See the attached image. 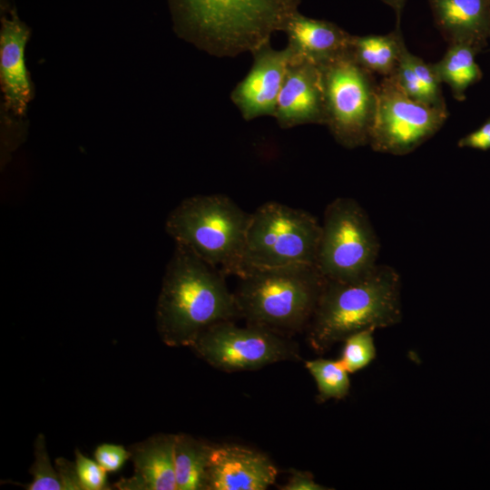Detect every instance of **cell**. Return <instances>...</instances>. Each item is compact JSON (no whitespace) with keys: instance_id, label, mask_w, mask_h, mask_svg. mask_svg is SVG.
Returning a JSON list of instances; mask_svg holds the SVG:
<instances>
[{"instance_id":"cell-3","label":"cell","mask_w":490,"mask_h":490,"mask_svg":"<svg viewBox=\"0 0 490 490\" xmlns=\"http://www.w3.org/2000/svg\"><path fill=\"white\" fill-rule=\"evenodd\" d=\"M400 289V276L388 265H377L371 273L355 281L325 279L307 328L310 347L322 354L358 331L398 324L402 318Z\"/></svg>"},{"instance_id":"cell-30","label":"cell","mask_w":490,"mask_h":490,"mask_svg":"<svg viewBox=\"0 0 490 490\" xmlns=\"http://www.w3.org/2000/svg\"><path fill=\"white\" fill-rule=\"evenodd\" d=\"M2 1V0H1ZM4 6V9L6 8V0H4L3 3H1V8Z\"/></svg>"},{"instance_id":"cell-26","label":"cell","mask_w":490,"mask_h":490,"mask_svg":"<svg viewBox=\"0 0 490 490\" xmlns=\"http://www.w3.org/2000/svg\"><path fill=\"white\" fill-rule=\"evenodd\" d=\"M457 146L484 152L490 150V118L476 130L463 136L458 141Z\"/></svg>"},{"instance_id":"cell-6","label":"cell","mask_w":490,"mask_h":490,"mask_svg":"<svg viewBox=\"0 0 490 490\" xmlns=\"http://www.w3.org/2000/svg\"><path fill=\"white\" fill-rule=\"evenodd\" d=\"M320 230L318 220L304 210L277 201L261 204L250 213L244 270L250 267L316 265Z\"/></svg>"},{"instance_id":"cell-20","label":"cell","mask_w":490,"mask_h":490,"mask_svg":"<svg viewBox=\"0 0 490 490\" xmlns=\"http://www.w3.org/2000/svg\"><path fill=\"white\" fill-rule=\"evenodd\" d=\"M211 446L190 435H175L177 490H205Z\"/></svg>"},{"instance_id":"cell-27","label":"cell","mask_w":490,"mask_h":490,"mask_svg":"<svg viewBox=\"0 0 490 490\" xmlns=\"http://www.w3.org/2000/svg\"><path fill=\"white\" fill-rule=\"evenodd\" d=\"M55 466L62 490H82L74 462L59 457L55 460Z\"/></svg>"},{"instance_id":"cell-16","label":"cell","mask_w":490,"mask_h":490,"mask_svg":"<svg viewBox=\"0 0 490 490\" xmlns=\"http://www.w3.org/2000/svg\"><path fill=\"white\" fill-rule=\"evenodd\" d=\"M175 435L157 434L131 446L133 475L114 485L121 490H177Z\"/></svg>"},{"instance_id":"cell-14","label":"cell","mask_w":490,"mask_h":490,"mask_svg":"<svg viewBox=\"0 0 490 490\" xmlns=\"http://www.w3.org/2000/svg\"><path fill=\"white\" fill-rule=\"evenodd\" d=\"M30 30L14 9L1 18L0 82L4 105L15 117H24L33 99V88L25 64Z\"/></svg>"},{"instance_id":"cell-7","label":"cell","mask_w":490,"mask_h":490,"mask_svg":"<svg viewBox=\"0 0 490 490\" xmlns=\"http://www.w3.org/2000/svg\"><path fill=\"white\" fill-rule=\"evenodd\" d=\"M320 227L316 266L325 279L350 282L375 270L379 240L356 200L338 197L330 201Z\"/></svg>"},{"instance_id":"cell-15","label":"cell","mask_w":490,"mask_h":490,"mask_svg":"<svg viewBox=\"0 0 490 490\" xmlns=\"http://www.w3.org/2000/svg\"><path fill=\"white\" fill-rule=\"evenodd\" d=\"M282 32L293 58L318 66L349 53L352 34L332 22L306 16L299 10L289 17Z\"/></svg>"},{"instance_id":"cell-12","label":"cell","mask_w":490,"mask_h":490,"mask_svg":"<svg viewBox=\"0 0 490 490\" xmlns=\"http://www.w3.org/2000/svg\"><path fill=\"white\" fill-rule=\"evenodd\" d=\"M273 117L282 129L326 123L320 66L293 58L289 62Z\"/></svg>"},{"instance_id":"cell-17","label":"cell","mask_w":490,"mask_h":490,"mask_svg":"<svg viewBox=\"0 0 490 490\" xmlns=\"http://www.w3.org/2000/svg\"><path fill=\"white\" fill-rule=\"evenodd\" d=\"M436 27L450 44L466 42L479 52L490 32V0H428Z\"/></svg>"},{"instance_id":"cell-19","label":"cell","mask_w":490,"mask_h":490,"mask_svg":"<svg viewBox=\"0 0 490 490\" xmlns=\"http://www.w3.org/2000/svg\"><path fill=\"white\" fill-rule=\"evenodd\" d=\"M479 51L466 42L450 43L443 58L431 66L441 83L447 84L454 98L466 99L467 89L481 80L483 74L475 62Z\"/></svg>"},{"instance_id":"cell-24","label":"cell","mask_w":490,"mask_h":490,"mask_svg":"<svg viewBox=\"0 0 490 490\" xmlns=\"http://www.w3.org/2000/svg\"><path fill=\"white\" fill-rule=\"evenodd\" d=\"M75 466L82 490L111 489L107 482L106 471L94 460L75 449Z\"/></svg>"},{"instance_id":"cell-2","label":"cell","mask_w":490,"mask_h":490,"mask_svg":"<svg viewBox=\"0 0 490 490\" xmlns=\"http://www.w3.org/2000/svg\"><path fill=\"white\" fill-rule=\"evenodd\" d=\"M240 317L225 275L187 248L175 245L156 305V327L170 347H191L212 325Z\"/></svg>"},{"instance_id":"cell-9","label":"cell","mask_w":490,"mask_h":490,"mask_svg":"<svg viewBox=\"0 0 490 490\" xmlns=\"http://www.w3.org/2000/svg\"><path fill=\"white\" fill-rule=\"evenodd\" d=\"M191 348L208 364L226 372L255 370L299 358L298 345L288 336L250 324L240 327L234 320L212 325Z\"/></svg>"},{"instance_id":"cell-29","label":"cell","mask_w":490,"mask_h":490,"mask_svg":"<svg viewBox=\"0 0 490 490\" xmlns=\"http://www.w3.org/2000/svg\"><path fill=\"white\" fill-rule=\"evenodd\" d=\"M379 1L386 4L387 5H388L394 10L397 16V25H399L401 15H402L407 0H379Z\"/></svg>"},{"instance_id":"cell-5","label":"cell","mask_w":490,"mask_h":490,"mask_svg":"<svg viewBox=\"0 0 490 490\" xmlns=\"http://www.w3.org/2000/svg\"><path fill=\"white\" fill-rule=\"evenodd\" d=\"M250 213L230 197L198 194L181 201L168 215L165 230L225 276L244 271V249Z\"/></svg>"},{"instance_id":"cell-25","label":"cell","mask_w":490,"mask_h":490,"mask_svg":"<svg viewBox=\"0 0 490 490\" xmlns=\"http://www.w3.org/2000/svg\"><path fill=\"white\" fill-rule=\"evenodd\" d=\"M93 456L107 473L117 472L131 458V451L122 445L104 443L95 448Z\"/></svg>"},{"instance_id":"cell-31","label":"cell","mask_w":490,"mask_h":490,"mask_svg":"<svg viewBox=\"0 0 490 490\" xmlns=\"http://www.w3.org/2000/svg\"><path fill=\"white\" fill-rule=\"evenodd\" d=\"M489 37H490V32H489Z\"/></svg>"},{"instance_id":"cell-22","label":"cell","mask_w":490,"mask_h":490,"mask_svg":"<svg viewBox=\"0 0 490 490\" xmlns=\"http://www.w3.org/2000/svg\"><path fill=\"white\" fill-rule=\"evenodd\" d=\"M374 328H367L349 335L343 340L338 358L349 374L368 367L377 357Z\"/></svg>"},{"instance_id":"cell-23","label":"cell","mask_w":490,"mask_h":490,"mask_svg":"<svg viewBox=\"0 0 490 490\" xmlns=\"http://www.w3.org/2000/svg\"><path fill=\"white\" fill-rule=\"evenodd\" d=\"M34 461L30 468L33 480L24 485L27 490H62L61 482L50 461L45 437L39 434L34 444Z\"/></svg>"},{"instance_id":"cell-1","label":"cell","mask_w":490,"mask_h":490,"mask_svg":"<svg viewBox=\"0 0 490 490\" xmlns=\"http://www.w3.org/2000/svg\"><path fill=\"white\" fill-rule=\"evenodd\" d=\"M301 0H168L176 34L217 57L251 53L283 30Z\"/></svg>"},{"instance_id":"cell-4","label":"cell","mask_w":490,"mask_h":490,"mask_svg":"<svg viewBox=\"0 0 490 490\" xmlns=\"http://www.w3.org/2000/svg\"><path fill=\"white\" fill-rule=\"evenodd\" d=\"M238 279L240 317L286 336L307 329L325 284L314 264L250 267Z\"/></svg>"},{"instance_id":"cell-10","label":"cell","mask_w":490,"mask_h":490,"mask_svg":"<svg viewBox=\"0 0 490 490\" xmlns=\"http://www.w3.org/2000/svg\"><path fill=\"white\" fill-rule=\"evenodd\" d=\"M448 111L410 98L393 75L377 83V102L368 144L377 152L406 155L434 136Z\"/></svg>"},{"instance_id":"cell-21","label":"cell","mask_w":490,"mask_h":490,"mask_svg":"<svg viewBox=\"0 0 490 490\" xmlns=\"http://www.w3.org/2000/svg\"><path fill=\"white\" fill-rule=\"evenodd\" d=\"M305 367L316 382L318 401L342 399L348 395L349 373L339 359L319 358L307 360Z\"/></svg>"},{"instance_id":"cell-18","label":"cell","mask_w":490,"mask_h":490,"mask_svg":"<svg viewBox=\"0 0 490 490\" xmlns=\"http://www.w3.org/2000/svg\"><path fill=\"white\" fill-rule=\"evenodd\" d=\"M404 42L399 25L384 35H352L349 54L372 74L388 77L396 72Z\"/></svg>"},{"instance_id":"cell-8","label":"cell","mask_w":490,"mask_h":490,"mask_svg":"<svg viewBox=\"0 0 490 490\" xmlns=\"http://www.w3.org/2000/svg\"><path fill=\"white\" fill-rule=\"evenodd\" d=\"M320 67L325 125L347 149L368 144L377 102L374 74L358 64L349 53Z\"/></svg>"},{"instance_id":"cell-11","label":"cell","mask_w":490,"mask_h":490,"mask_svg":"<svg viewBox=\"0 0 490 490\" xmlns=\"http://www.w3.org/2000/svg\"><path fill=\"white\" fill-rule=\"evenodd\" d=\"M248 74L233 88L230 100L246 121L274 115L278 98L291 60L286 46L275 50L268 42L251 52Z\"/></svg>"},{"instance_id":"cell-28","label":"cell","mask_w":490,"mask_h":490,"mask_svg":"<svg viewBox=\"0 0 490 490\" xmlns=\"http://www.w3.org/2000/svg\"><path fill=\"white\" fill-rule=\"evenodd\" d=\"M281 490H326L329 489L316 482L310 472L293 469Z\"/></svg>"},{"instance_id":"cell-13","label":"cell","mask_w":490,"mask_h":490,"mask_svg":"<svg viewBox=\"0 0 490 490\" xmlns=\"http://www.w3.org/2000/svg\"><path fill=\"white\" fill-rule=\"evenodd\" d=\"M278 471L264 454L236 446H211L205 490H265Z\"/></svg>"}]
</instances>
